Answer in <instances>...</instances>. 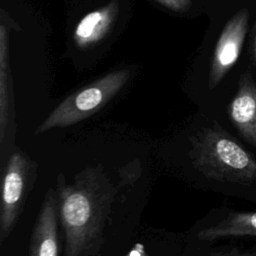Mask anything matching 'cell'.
I'll list each match as a JSON object with an SVG mask.
<instances>
[{"label": "cell", "instance_id": "2", "mask_svg": "<svg viewBox=\"0 0 256 256\" xmlns=\"http://www.w3.org/2000/svg\"><path fill=\"white\" fill-rule=\"evenodd\" d=\"M189 158L206 178L241 185L256 183V158L218 122L190 138Z\"/></svg>", "mask_w": 256, "mask_h": 256}, {"label": "cell", "instance_id": "14", "mask_svg": "<svg viewBox=\"0 0 256 256\" xmlns=\"http://www.w3.org/2000/svg\"><path fill=\"white\" fill-rule=\"evenodd\" d=\"M253 55L256 62V22H255V34H254V40H253Z\"/></svg>", "mask_w": 256, "mask_h": 256}, {"label": "cell", "instance_id": "4", "mask_svg": "<svg viewBox=\"0 0 256 256\" xmlns=\"http://www.w3.org/2000/svg\"><path fill=\"white\" fill-rule=\"evenodd\" d=\"M37 164L25 152L15 149L3 170L0 205V244L11 234L24 207L36 175Z\"/></svg>", "mask_w": 256, "mask_h": 256}, {"label": "cell", "instance_id": "1", "mask_svg": "<svg viewBox=\"0 0 256 256\" xmlns=\"http://www.w3.org/2000/svg\"><path fill=\"white\" fill-rule=\"evenodd\" d=\"M64 256H100L104 232L118 188L101 164L86 166L68 183L56 179Z\"/></svg>", "mask_w": 256, "mask_h": 256}, {"label": "cell", "instance_id": "7", "mask_svg": "<svg viewBox=\"0 0 256 256\" xmlns=\"http://www.w3.org/2000/svg\"><path fill=\"white\" fill-rule=\"evenodd\" d=\"M59 209L56 192L49 188L44 196L30 237L29 256H59Z\"/></svg>", "mask_w": 256, "mask_h": 256}, {"label": "cell", "instance_id": "10", "mask_svg": "<svg viewBox=\"0 0 256 256\" xmlns=\"http://www.w3.org/2000/svg\"><path fill=\"white\" fill-rule=\"evenodd\" d=\"M256 237V211L231 212L221 221L198 232L201 241H214L229 237Z\"/></svg>", "mask_w": 256, "mask_h": 256}, {"label": "cell", "instance_id": "11", "mask_svg": "<svg viewBox=\"0 0 256 256\" xmlns=\"http://www.w3.org/2000/svg\"><path fill=\"white\" fill-rule=\"evenodd\" d=\"M154 1L161 4L165 8L175 12H184L188 10L191 5V0H154Z\"/></svg>", "mask_w": 256, "mask_h": 256}, {"label": "cell", "instance_id": "13", "mask_svg": "<svg viewBox=\"0 0 256 256\" xmlns=\"http://www.w3.org/2000/svg\"><path fill=\"white\" fill-rule=\"evenodd\" d=\"M125 256H148L144 244L137 242Z\"/></svg>", "mask_w": 256, "mask_h": 256}, {"label": "cell", "instance_id": "9", "mask_svg": "<svg viewBox=\"0 0 256 256\" xmlns=\"http://www.w3.org/2000/svg\"><path fill=\"white\" fill-rule=\"evenodd\" d=\"M120 11L119 0H111L102 7L87 13L76 25L73 40L82 50L99 44L112 30Z\"/></svg>", "mask_w": 256, "mask_h": 256}, {"label": "cell", "instance_id": "8", "mask_svg": "<svg viewBox=\"0 0 256 256\" xmlns=\"http://www.w3.org/2000/svg\"><path fill=\"white\" fill-rule=\"evenodd\" d=\"M227 111L240 136L256 148V82L248 72L240 75Z\"/></svg>", "mask_w": 256, "mask_h": 256}, {"label": "cell", "instance_id": "5", "mask_svg": "<svg viewBox=\"0 0 256 256\" xmlns=\"http://www.w3.org/2000/svg\"><path fill=\"white\" fill-rule=\"evenodd\" d=\"M246 8L236 12L225 24L215 45L208 76V87L215 88L237 62L248 30Z\"/></svg>", "mask_w": 256, "mask_h": 256}, {"label": "cell", "instance_id": "3", "mask_svg": "<svg viewBox=\"0 0 256 256\" xmlns=\"http://www.w3.org/2000/svg\"><path fill=\"white\" fill-rule=\"evenodd\" d=\"M129 77V69L115 70L71 93L39 124L35 134H43L54 128L72 126L89 118L124 87Z\"/></svg>", "mask_w": 256, "mask_h": 256}, {"label": "cell", "instance_id": "6", "mask_svg": "<svg viewBox=\"0 0 256 256\" xmlns=\"http://www.w3.org/2000/svg\"><path fill=\"white\" fill-rule=\"evenodd\" d=\"M11 29L20 30L19 26L1 9L0 24V144L14 141L15 102L9 57V35Z\"/></svg>", "mask_w": 256, "mask_h": 256}, {"label": "cell", "instance_id": "12", "mask_svg": "<svg viewBox=\"0 0 256 256\" xmlns=\"http://www.w3.org/2000/svg\"><path fill=\"white\" fill-rule=\"evenodd\" d=\"M210 256H256V250H243L232 248L224 251H215Z\"/></svg>", "mask_w": 256, "mask_h": 256}]
</instances>
